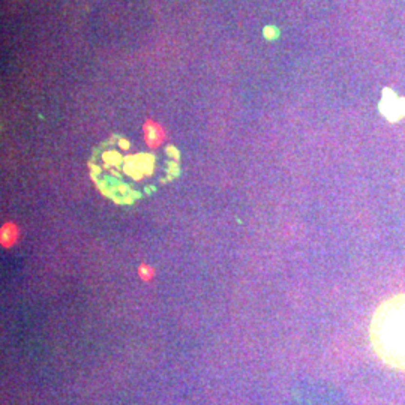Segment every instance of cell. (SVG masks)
Instances as JSON below:
<instances>
[{
  "instance_id": "obj_1",
  "label": "cell",
  "mask_w": 405,
  "mask_h": 405,
  "mask_svg": "<svg viewBox=\"0 0 405 405\" xmlns=\"http://www.w3.org/2000/svg\"><path fill=\"white\" fill-rule=\"evenodd\" d=\"M369 335L377 356L384 363L405 369V294L384 300L377 308Z\"/></svg>"
},
{
  "instance_id": "obj_2",
  "label": "cell",
  "mask_w": 405,
  "mask_h": 405,
  "mask_svg": "<svg viewBox=\"0 0 405 405\" xmlns=\"http://www.w3.org/2000/svg\"><path fill=\"white\" fill-rule=\"evenodd\" d=\"M380 110L389 120H398L402 116H405V99L398 98L395 92L386 89L383 101L380 104Z\"/></svg>"
},
{
  "instance_id": "obj_3",
  "label": "cell",
  "mask_w": 405,
  "mask_h": 405,
  "mask_svg": "<svg viewBox=\"0 0 405 405\" xmlns=\"http://www.w3.org/2000/svg\"><path fill=\"white\" fill-rule=\"evenodd\" d=\"M165 135H164V129L155 123L153 120H147L144 125V140L149 147H158L162 141H164Z\"/></svg>"
},
{
  "instance_id": "obj_4",
  "label": "cell",
  "mask_w": 405,
  "mask_h": 405,
  "mask_svg": "<svg viewBox=\"0 0 405 405\" xmlns=\"http://www.w3.org/2000/svg\"><path fill=\"white\" fill-rule=\"evenodd\" d=\"M18 237H20V228H18L15 222L8 221V222L2 225V230H0V245L3 248H12L17 243Z\"/></svg>"
},
{
  "instance_id": "obj_5",
  "label": "cell",
  "mask_w": 405,
  "mask_h": 405,
  "mask_svg": "<svg viewBox=\"0 0 405 405\" xmlns=\"http://www.w3.org/2000/svg\"><path fill=\"white\" fill-rule=\"evenodd\" d=\"M138 276L144 281V282H150L153 279V276H155V269L149 264H141L138 267Z\"/></svg>"
}]
</instances>
